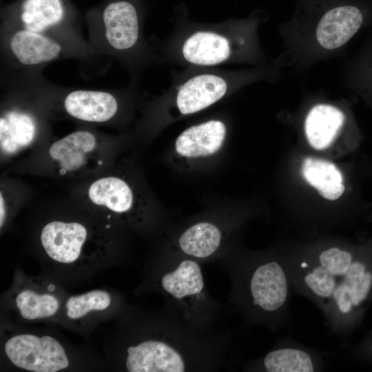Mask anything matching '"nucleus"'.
I'll return each instance as SVG.
<instances>
[{
    "instance_id": "nucleus-1",
    "label": "nucleus",
    "mask_w": 372,
    "mask_h": 372,
    "mask_svg": "<svg viewBox=\"0 0 372 372\" xmlns=\"http://www.w3.org/2000/svg\"><path fill=\"white\" fill-rule=\"evenodd\" d=\"M366 248L334 244L283 256L293 292L314 304L340 338L355 327L372 293V251Z\"/></svg>"
},
{
    "instance_id": "nucleus-2",
    "label": "nucleus",
    "mask_w": 372,
    "mask_h": 372,
    "mask_svg": "<svg viewBox=\"0 0 372 372\" xmlns=\"http://www.w3.org/2000/svg\"><path fill=\"white\" fill-rule=\"evenodd\" d=\"M292 292L283 256L257 257L240 263L238 298L249 322L272 331L287 326Z\"/></svg>"
},
{
    "instance_id": "nucleus-3",
    "label": "nucleus",
    "mask_w": 372,
    "mask_h": 372,
    "mask_svg": "<svg viewBox=\"0 0 372 372\" xmlns=\"http://www.w3.org/2000/svg\"><path fill=\"white\" fill-rule=\"evenodd\" d=\"M4 351L17 368L33 372H57L68 367L63 347L50 335H15L8 340Z\"/></svg>"
},
{
    "instance_id": "nucleus-4",
    "label": "nucleus",
    "mask_w": 372,
    "mask_h": 372,
    "mask_svg": "<svg viewBox=\"0 0 372 372\" xmlns=\"http://www.w3.org/2000/svg\"><path fill=\"white\" fill-rule=\"evenodd\" d=\"M101 19L109 45L124 51L134 47L139 37V10L136 0H105L94 12Z\"/></svg>"
},
{
    "instance_id": "nucleus-5",
    "label": "nucleus",
    "mask_w": 372,
    "mask_h": 372,
    "mask_svg": "<svg viewBox=\"0 0 372 372\" xmlns=\"http://www.w3.org/2000/svg\"><path fill=\"white\" fill-rule=\"evenodd\" d=\"M88 237L87 227L80 223L54 220L43 227L40 240L50 258L70 265L80 259Z\"/></svg>"
},
{
    "instance_id": "nucleus-6",
    "label": "nucleus",
    "mask_w": 372,
    "mask_h": 372,
    "mask_svg": "<svg viewBox=\"0 0 372 372\" xmlns=\"http://www.w3.org/2000/svg\"><path fill=\"white\" fill-rule=\"evenodd\" d=\"M4 13L22 28L42 33L70 19L74 9L68 0H18Z\"/></svg>"
},
{
    "instance_id": "nucleus-7",
    "label": "nucleus",
    "mask_w": 372,
    "mask_h": 372,
    "mask_svg": "<svg viewBox=\"0 0 372 372\" xmlns=\"http://www.w3.org/2000/svg\"><path fill=\"white\" fill-rule=\"evenodd\" d=\"M251 365L250 369L267 372H316L324 369L318 352L290 338L281 340Z\"/></svg>"
},
{
    "instance_id": "nucleus-8",
    "label": "nucleus",
    "mask_w": 372,
    "mask_h": 372,
    "mask_svg": "<svg viewBox=\"0 0 372 372\" xmlns=\"http://www.w3.org/2000/svg\"><path fill=\"white\" fill-rule=\"evenodd\" d=\"M367 12L358 4H342L329 8L320 17L316 36L325 49L333 50L344 45L362 26Z\"/></svg>"
},
{
    "instance_id": "nucleus-9",
    "label": "nucleus",
    "mask_w": 372,
    "mask_h": 372,
    "mask_svg": "<svg viewBox=\"0 0 372 372\" xmlns=\"http://www.w3.org/2000/svg\"><path fill=\"white\" fill-rule=\"evenodd\" d=\"M125 366L130 372H183L187 369V363L174 346L148 340L128 347Z\"/></svg>"
},
{
    "instance_id": "nucleus-10",
    "label": "nucleus",
    "mask_w": 372,
    "mask_h": 372,
    "mask_svg": "<svg viewBox=\"0 0 372 372\" xmlns=\"http://www.w3.org/2000/svg\"><path fill=\"white\" fill-rule=\"evenodd\" d=\"M227 83L220 76L212 74L196 75L179 88L176 99L182 114L199 112L220 100L227 91Z\"/></svg>"
},
{
    "instance_id": "nucleus-11",
    "label": "nucleus",
    "mask_w": 372,
    "mask_h": 372,
    "mask_svg": "<svg viewBox=\"0 0 372 372\" xmlns=\"http://www.w3.org/2000/svg\"><path fill=\"white\" fill-rule=\"evenodd\" d=\"M63 105L71 116L94 123L111 119L118 110V102L114 96L104 91H72L65 96Z\"/></svg>"
},
{
    "instance_id": "nucleus-12",
    "label": "nucleus",
    "mask_w": 372,
    "mask_h": 372,
    "mask_svg": "<svg viewBox=\"0 0 372 372\" xmlns=\"http://www.w3.org/2000/svg\"><path fill=\"white\" fill-rule=\"evenodd\" d=\"M225 135V125L220 121L211 120L183 131L176 141V150L185 157L209 156L220 149Z\"/></svg>"
},
{
    "instance_id": "nucleus-13",
    "label": "nucleus",
    "mask_w": 372,
    "mask_h": 372,
    "mask_svg": "<svg viewBox=\"0 0 372 372\" xmlns=\"http://www.w3.org/2000/svg\"><path fill=\"white\" fill-rule=\"evenodd\" d=\"M346 123V116L338 108L319 104L311 109L304 123L309 145L318 151L329 148L335 141Z\"/></svg>"
},
{
    "instance_id": "nucleus-14",
    "label": "nucleus",
    "mask_w": 372,
    "mask_h": 372,
    "mask_svg": "<svg viewBox=\"0 0 372 372\" xmlns=\"http://www.w3.org/2000/svg\"><path fill=\"white\" fill-rule=\"evenodd\" d=\"M161 287L176 301L188 303L204 295L205 284L199 264L192 259L179 262L161 279Z\"/></svg>"
},
{
    "instance_id": "nucleus-15",
    "label": "nucleus",
    "mask_w": 372,
    "mask_h": 372,
    "mask_svg": "<svg viewBox=\"0 0 372 372\" xmlns=\"http://www.w3.org/2000/svg\"><path fill=\"white\" fill-rule=\"evenodd\" d=\"M184 59L198 65H214L227 61L231 55L229 40L211 31H198L184 41L181 48Z\"/></svg>"
},
{
    "instance_id": "nucleus-16",
    "label": "nucleus",
    "mask_w": 372,
    "mask_h": 372,
    "mask_svg": "<svg viewBox=\"0 0 372 372\" xmlns=\"http://www.w3.org/2000/svg\"><path fill=\"white\" fill-rule=\"evenodd\" d=\"M96 147V138L92 133L76 131L54 142L49 154L63 173L72 172L86 165Z\"/></svg>"
},
{
    "instance_id": "nucleus-17",
    "label": "nucleus",
    "mask_w": 372,
    "mask_h": 372,
    "mask_svg": "<svg viewBox=\"0 0 372 372\" xmlns=\"http://www.w3.org/2000/svg\"><path fill=\"white\" fill-rule=\"evenodd\" d=\"M10 48L19 62L25 65H36L51 61L61 53V45L56 41L36 32L21 28L10 40Z\"/></svg>"
},
{
    "instance_id": "nucleus-18",
    "label": "nucleus",
    "mask_w": 372,
    "mask_h": 372,
    "mask_svg": "<svg viewBox=\"0 0 372 372\" xmlns=\"http://www.w3.org/2000/svg\"><path fill=\"white\" fill-rule=\"evenodd\" d=\"M302 175L305 181L329 200H335L344 194L343 176L335 164L314 157L305 158L302 163Z\"/></svg>"
},
{
    "instance_id": "nucleus-19",
    "label": "nucleus",
    "mask_w": 372,
    "mask_h": 372,
    "mask_svg": "<svg viewBox=\"0 0 372 372\" xmlns=\"http://www.w3.org/2000/svg\"><path fill=\"white\" fill-rule=\"evenodd\" d=\"M88 198L95 205L116 214H125L134 205V195L129 185L116 176L96 180L89 187Z\"/></svg>"
},
{
    "instance_id": "nucleus-20",
    "label": "nucleus",
    "mask_w": 372,
    "mask_h": 372,
    "mask_svg": "<svg viewBox=\"0 0 372 372\" xmlns=\"http://www.w3.org/2000/svg\"><path fill=\"white\" fill-rule=\"evenodd\" d=\"M222 235L220 229L208 222L198 223L185 231L178 244L185 254L196 258H206L219 248Z\"/></svg>"
},
{
    "instance_id": "nucleus-21",
    "label": "nucleus",
    "mask_w": 372,
    "mask_h": 372,
    "mask_svg": "<svg viewBox=\"0 0 372 372\" xmlns=\"http://www.w3.org/2000/svg\"><path fill=\"white\" fill-rule=\"evenodd\" d=\"M15 302L21 316L25 320H36L54 315L59 308V301L50 293H38L30 289L19 292Z\"/></svg>"
},
{
    "instance_id": "nucleus-22",
    "label": "nucleus",
    "mask_w": 372,
    "mask_h": 372,
    "mask_svg": "<svg viewBox=\"0 0 372 372\" xmlns=\"http://www.w3.org/2000/svg\"><path fill=\"white\" fill-rule=\"evenodd\" d=\"M1 146L29 143L35 132L34 123L29 116L12 112L0 120Z\"/></svg>"
},
{
    "instance_id": "nucleus-23",
    "label": "nucleus",
    "mask_w": 372,
    "mask_h": 372,
    "mask_svg": "<svg viewBox=\"0 0 372 372\" xmlns=\"http://www.w3.org/2000/svg\"><path fill=\"white\" fill-rule=\"evenodd\" d=\"M111 303L110 293L103 290H93L71 296L65 303L66 313L70 319H79L90 311H103Z\"/></svg>"
},
{
    "instance_id": "nucleus-24",
    "label": "nucleus",
    "mask_w": 372,
    "mask_h": 372,
    "mask_svg": "<svg viewBox=\"0 0 372 372\" xmlns=\"http://www.w3.org/2000/svg\"><path fill=\"white\" fill-rule=\"evenodd\" d=\"M6 217V206L4 199L2 196V192L0 194V220H1V227L4 223Z\"/></svg>"
},
{
    "instance_id": "nucleus-25",
    "label": "nucleus",
    "mask_w": 372,
    "mask_h": 372,
    "mask_svg": "<svg viewBox=\"0 0 372 372\" xmlns=\"http://www.w3.org/2000/svg\"><path fill=\"white\" fill-rule=\"evenodd\" d=\"M372 340V333H370L364 341H371Z\"/></svg>"
},
{
    "instance_id": "nucleus-26",
    "label": "nucleus",
    "mask_w": 372,
    "mask_h": 372,
    "mask_svg": "<svg viewBox=\"0 0 372 372\" xmlns=\"http://www.w3.org/2000/svg\"><path fill=\"white\" fill-rule=\"evenodd\" d=\"M371 90H372V77H371Z\"/></svg>"
}]
</instances>
